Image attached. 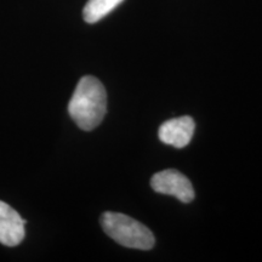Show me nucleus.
Segmentation results:
<instances>
[{"mask_svg": "<svg viewBox=\"0 0 262 262\" xmlns=\"http://www.w3.org/2000/svg\"><path fill=\"white\" fill-rule=\"evenodd\" d=\"M101 225L110 238L125 248L150 250L156 239L148 227L130 216L107 211L101 216Z\"/></svg>", "mask_w": 262, "mask_h": 262, "instance_id": "2", "label": "nucleus"}, {"mask_svg": "<svg viewBox=\"0 0 262 262\" xmlns=\"http://www.w3.org/2000/svg\"><path fill=\"white\" fill-rule=\"evenodd\" d=\"M123 2L124 0H89L83 10L84 21L88 24H96Z\"/></svg>", "mask_w": 262, "mask_h": 262, "instance_id": "6", "label": "nucleus"}, {"mask_svg": "<svg viewBox=\"0 0 262 262\" xmlns=\"http://www.w3.org/2000/svg\"><path fill=\"white\" fill-rule=\"evenodd\" d=\"M150 186L157 193L173 195L186 204L194 199V189L191 181L178 170L168 169L157 172L150 180Z\"/></svg>", "mask_w": 262, "mask_h": 262, "instance_id": "3", "label": "nucleus"}, {"mask_svg": "<svg viewBox=\"0 0 262 262\" xmlns=\"http://www.w3.org/2000/svg\"><path fill=\"white\" fill-rule=\"evenodd\" d=\"M107 112V93L97 78L85 75L75 88L68 113L81 130L91 131L100 125Z\"/></svg>", "mask_w": 262, "mask_h": 262, "instance_id": "1", "label": "nucleus"}, {"mask_svg": "<svg viewBox=\"0 0 262 262\" xmlns=\"http://www.w3.org/2000/svg\"><path fill=\"white\" fill-rule=\"evenodd\" d=\"M195 130V123L191 117L185 116L166 120L159 127L162 142L176 148H183L191 142Z\"/></svg>", "mask_w": 262, "mask_h": 262, "instance_id": "4", "label": "nucleus"}, {"mask_svg": "<svg viewBox=\"0 0 262 262\" xmlns=\"http://www.w3.org/2000/svg\"><path fill=\"white\" fill-rule=\"evenodd\" d=\"M26 221L15 209L0 201V243L16 247L25 238Z\"/></svg>", "mask_w": 262, "mask_h": 262, "instance_id": "5", "label": "nucleus"}]
</instances>
